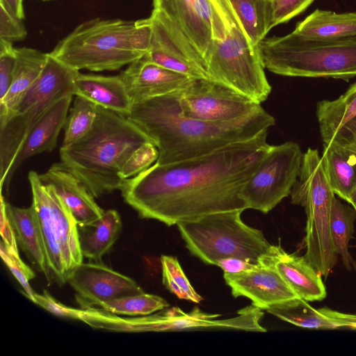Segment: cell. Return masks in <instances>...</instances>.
<instances>
[{
    "mask_svg": "<svg viewBox=\"0 0 356 356\" xmlns=\"http://www.w3.org/2000/svg\"><path fill=\"white\" fill-rule=\"evenodd\" d=\"M267 131L194 158L154 163L123 181L122 196L140 218L168 226L213 213L244 211L241 193L270 146Z\"/></svg>",
    "mask_w": 356,
    "mask_h": 356,
    "instance_id": "6da1fadb",
    "label": "cell"
},
{
    "mask_svg": "<svg viewBox=\"0 0 356 356\" xmlns=\"http://www.w3.org/2000/svg\"><path fill=\"white\" fill-rule=\"evenodd\" d=\"M156 145L155 162L165 164L209 153L250 139L275 123L263 108L229 122H209L187 117L181 111L179 91L132 104L127 116Z\"/></svg>",
    "mask_w": 356,
    "mask_h": 356,
    "instance_id": "7a4b0ae2",
    "label": "cell"
},
{
    "mask_svg": "<svg viewBox=\"0 0 356 356\" xmlns=\"http://www.w3.org/2000/svg\"><path fill=\"white\" fill-rule=\"evenodd\" d=\"M148 142L149 138L127 116L98 106L90 131L74 144L60 147V162L99 197L120 189L124 163Z\"/></svg>",
    "mask_w": 356,
    "mask_h": 356,
    "instance_id": "3957f363",
    "label": "cell"
},
{
    "mask_svg": "<svg viewBox=\"0 0 356 356\" xmlns=\"http://www.w3.org/2000/svg\"><path fill=\"white\" fill-rule=\"evenodd\" d=\"M152 34L149 17L136 21L99 17L84 22L49 53L75 70H118L149 51Z\"/></svg>",
    "mask_w": 356,
    "mask_h": 356,
    "instance_id": "277c9868",
    "label": "cell"
},
{
    "mask_svg": "<svg viewBox=\"0 0 356 356\" xmlns=\"http://www.w3.org/2000/svg\"><path fill=\"white\" fill-rule=\"evenodd\" d=\"M211 44L206 59L210 80L226 86L258 103L271 86L258 49L245 33L229 0H209Z\"/></svg>",
    "mask_w": 356,
    "mask_h": 356,
    "instance_id": "5b68a950",
    "label": "cell"
},
{
    "mask_svg": "<svg viewBox=\"0 0 356 356\" xmlns=\"http://www.w3.org/2000/svg\"><path fill=\"white\" fill-rule=\"evenodd\" d=\"M258 49L264 67L277 74L346 81L356 76V37L322 40L293 31L264 39Z\"/></svg>",
    "mask_w": 356,
    "mask_h": 356,
    "instance_id": "8992f818",
    "label": "cell"
},
{
    "mask_svg": "<svg viewBox=\"0 0 356 356\" xmlns=\"http://www.w3.org/2000/svg\"><path fill=\"white\" fill-rule=\"evenodd\" d=\"M243 211L213 213L177 225L188 250L207 264L227 257L259 264L271 244L261 231L243 222Z\"/></svg>",
    "mask_w": 356,
    "mask_h": 356,
    "instance_id": "52a82bcc",
    "label": "cell"
},
{
    "mask_svg": "<svg viewBox=\"0 0 356 356\" xmlns=\"http://www.w3.org/2000/svg\"><path fill=\"white\" fill-rule=\"evenodd\" d=\"M290 195L291 202L303 207L307 216L304 256L327 277L337 261L330 232L335 196L317 149L308 148L303 154L299 175Z\"/></svg>",
    "mask_w": 356,
    "mask_h": 356,
    "instance_id": "ba28073f",
    "label": "cell"
},
{
    "mask_svg": "<svg viewBox=\"0 0 356 356\" xmlns=\"http://www.w3.org/2000/svg\"><path fill=\"white\" fill-rule=\"evenodd\" d=\"M78 72L48 53L42 72L15 111L7 120L0 122L1 189L35 124L58 100L67 95H74V80Z\"/></svg>",
    "mask_w": 356,
    "mask_h": 356,
    "instance_id": "9c48e42d",
    "label": "cell"
},
{
    "mask_svg": "<svg viewBox=\"0 0 356 356\" xmlns=\"http://www.w3.org/2000/svg\"><path fill=\"white\" fill-rule=\"evenodd\" d=\"M28 179L32 193L31 204L41 232L50 280L63 284L83 261L77 223L51 185L43 183L39 174L33 170L29 172Z\"/></svg>",
    "mask_w": 356,
    "mask_h": 356,
    "instance_id": "30bf717a",
    "label": "cell"
},
{
    "mask_svg": "<svg viewBox=\"0 0 356 356\" xmlns=\"http://www.w3.org/2000/svg\"><path fill=\"white\" fill-rule=\"evenodd\" d=\"M302 156L295 142L270 145L241 191L247 209L266 213L289 196L298 177Z\"/></svg>",
    "mask_w": 356,
    "mask_h": 356,
    "instance_id": "8fae6325",
    "label": "cell"
},
{
    "mask_svg": "<svg viewBox=\"0 0 356 356\" xmlns=\"http://www.w3.org/2000/svg\"><path fill=\"white\" fill-rule=\"evenodd\" d=\"M181 111L187 117L209 122H229L262 108L261 104L216 81L194 79L179 91Z\"/></svg>",
    "mask_w": 356,
    "mask_h": 356,
    "instance_id": "7c38bea8",
    "label": "cell"
},
{
    "mask_svg": "<svg viewBox=\"0 0 356 356\" xmlns=\"http://www.w3.org/2000/svg\"><path fill=\"white\" fill-rule=\"evenodd\" d=\"M152 34L143 58L165 68L195 79H210L204 59L177 26L161 11L149 17Z\"/></svg>",
    "mask_w": 356,
    "mask_h": 356,
    "instance_id": "4fadbf2b",
    "label": "cell"
},
{
    "mask_svg": "<svg viewBox=\"0 0 356 356\" xmlns=\"http://www.w3.org/2000/svg\"><path fill=\"white\" fill-rule=\"evenodd\" d=\"M67 282L75 291L76 302L84 309L117 298L144 293L132 279L95 263H81Z\"/></svg>",
    "mask_w": 356,
    "mask_h": 356,
    "instance_id": "5bb4252c",
    "label": "cell"
},
{
    "mask_svg": "<svg viewBox=\"0 0 356 356\" xmlns=\"http://www.w3.org/2000/svg\"><path fill=\"white\" fill-rule=\"evenodd\" d=\"M224 279L234 297L248 298L261 309L298 298L273 265L264 260L252 269L224 273Z\"/></svg>",
    "mask_w": 356,
    "mask_h": 356,
    "instance_id": "9a60e30c",
    "label": "cell"
},
{
    "mask_svg": "<svg viewBox=\"0 0 356 356\" xmlns=\"http://www.w3.org/2000/svg\"><path fill=\"white\" fill-rule=\"evenodd\" d=\"M132 104L183 90L193 80L143 57L131 63L120 74Z\"/></svg>",
    "mask_w": 356,
    "mask_h": 356,
    "instance_id": "2e32d148",
    "label": "cell"
},
{
    "mask_svg": "<svg viewBox=\"0 0 356 356\" xmlns=\"http://www.w3.org/2000/svg\"><path fill=\"white\" fill-rule=\"evenodd\" d=\"M261 260L273 265L299 298L311 302L326 297L322 275L305 256L289 254L280 245H271Z\"/></svg>",
    "mask_w": 356,
    "mask_h": 356,
    "instance_id": "e0dca14e",
    "label": "cell"
},
{
    "mask_svg": "<svg viewBox=\"0 0 356 356\" xmlns=\"http://www.w3.org/2000/svg\"><path fill=\"white\" fill-rule=\"evenodd\" d=\"M39 177L43 183L53 186L77 225L90 222L104 214L105 211L95 202L82 181L61 162L53 163Z\"/></svg>",
    "mask_w": 356,
    "mask_h": 356,
    "instance_id": "ac0fdd59",
    "label": "cell"
},
{
    "mask_svg": "<svg viewBox=\"0 0 356 356\" xmlns=\"http://www.w3.org/2000/svg\"><path fill=\"white\" fill-rule=\"evenodd\" d=\"M73 95H67L55 102L42 116L29 134L6 177L8 188L17 168L27 159L53 151L63 129Z\"/></svg>",
    "mask_w": 356,
    "mask_h": 356,
    "instance_id": "d6986e66",
    "label": "cell"
},
{
    "mask_svg": "<svg viewBox=\"0 0 356 356\" xmlns=\"http://www.w3.org/2000/svg\"><path fill=\"white\" fill-rule=\"evenodd\" d=\"M153 7L162 12L177 26L206 64L211 48V33L202 18L200 0H153Z\"/></svg>",
    "mask_w": 356,
    "mask_h": 356,
    "instance_id": "ffe728a7",
    "label": "cell"
},
{
    "mask_svg": "<svg viewBox=\"0 0 356 356\" xmlns=\"http://www.w3.org/2000/svg\"><path fill=\"white\" fill-rule=\"evenodd\" d=\"M74 95L83 97L98 106L127 116L132 102L119 75L103 76L77 72L74 80Z\"/></svg>",
    "mask_w": 356,
    "mask_h": 356,
    "instance_id": "44dd1931",
    "label": "cell"
},
{
    "mask_svg": "<svg viewBox=\"0 0 356 356\" xmlns=\"http://www.w3.org/2000/svg\"><path fill=\"white\" fill-rule=\"evenodd\" d=\"M16 64L10 87L0 101V122L7 120L42 72L48 53L29 47L15 48Z\"/></svg>",
    "mask_w": 356,
    "mask_h": 356,
    "instance_id": "7402d4cb",
    "label": "cell"
},
{
    "mask_svg": "<svg viewBox=\"0 0 356 356\" xmlns=\"http://www.w3.org/2000/svg\"><path fill=\"white\" fill-rule=\"evenodd\" d=\"M6 213L17 244L36 270L50 280L41 232L33 206L19 208L6 202Z\"/></svg>",
    "mask_w": 356,
    "mask_h": 356,
    "instance_id": "603a6c76",
    "label": "cell"
},
{
    "mask_svg": "<svg viewBox=\"0 0 356 356\" xmlns=\"http://www.w3.org/2000/svg\"><path fill=\"white\" fill-rule=\"evenodd\" d=\"M122 225L118 212L113 209L105 211L101 217L90 222L77 225L83 257L99 260L117 240Z\"/></svg>",
    "mask_w": 356,
    "mask_h": 356,
    "instance_id": "cb8c5ba5",
    "label": "cell"
},
{
    "mask_svg": "<svg viewBox=\"0 0 356 356\" xmlns=\"http://www.w3.org/2000/svg\"><path fill=\"white\" fill-rule=\"evenodd\" d=\"M322 165L334 192L348 202L356 186V152L334 143L323 144Z\"/></svg>",
    "mask_w": 356,
    "mask_h": 356,
    "instance_id": "d4e9b609",
    "label": "cell"
},
{
    "mask_svg": "<svg viewBox=\"0 0 356 356\" xmlns=\"http://www.w3.org/2000/svg\"><path fill=\"white\" fill-rule=\"evenodd\" d=\"M293 32L305 38L322 40L356 37V12L338 14L316 9L298 22Z\"/></svg>",
    "mask_w": 356,
    "mask_h": 356,
    "instance_id": "484cf974",
    "label": "cell"
},
{
    "mask_svg": "<svg viewBox=\"0 0 356 356\" xmlns=\"http://www.w3.org/2000/svg\"><path fill=\"white\" fill-rule=\"evenodd\" d=\"M316 117L323 144L330 143L339 129L356 117V82L337 99L318 102Z\"/></svg>",
    "mask_w": 356,
    "mask_h": 356,
    "instance_id": "4316f807",
    "label": "cell"
},
{
    "mask_svg": "<svg viewBox=\"0 0 356 356\" xmlns=\"http://www.w3.org/2000/svg\"><path fill=\"white\" fill-rule=\"evenodd\" d=\"M243 29L254 46L272 29L270 0H229Z\"/></svg>",
    "mask_w": 356,
    "mask_h": 356,
    "instance_id": "83f0119b",
    "label": "cell"
},
{
    "mask_svg": "<svg viewBox=\"0 0 356 356\" xmlns=\"http://www.w3.org/2000/svg\"><path fill=\"white\" fill-rule=\"evenodd\" d=\"M268 313L294 325L307 329H338L337 325L307 301L295 298L277 304L266 310Z\"/></svg>",
    "mask_w": 356,
    "mask_h": 356,
    "instance_id": "f1b7e54d",
    "label": "cell"
},
{
    "mask_svg": "<svg viewBox=\"0 0 356 356\" xmlns=\"http://www.w3.org/2000/svg\"><path fill=\"white\" fill-rule=\"evenodd\" d=\"M356 211L334 197L331 211L330 232L334 251L341 257L344 267L349 271L356 264L349 252V242L354 233Z\"/></svg>",
    "mask_w": 356,
    "mask_h": 356,
    "instance_id": "f546056e",
    "label": "cell"
},
{
    "mask_svg": "<svg viewBox=\"0 0 356 356\" xmlns=\"http://www.w3.org/2000/svg\"><path fill=\"white\" fill-rule=\"evenodd\" d=\"M97 110V105L76 95L63 127L64 139L61 147L74 144L90 131L95 122Z\"/></svg>",
    "mask_w": 356,
    "mask_h": 356,
    "instance_id": "4dcf8cb0",
    "label": "cell"
},
{
    "mask_svg": "<svg viewBox=\"0 0 356 356\" xmlns=\"http://www.w3.org/2000/svg\"><path fill=\"white\" fill-rule=\"evenodd\" d=\"M163 298L142 293L101 303V309L113 314L146 316L169 307Z\"/></svg>",
    "mask_w": 356,
    "mask_h": 356,
    "instance_id": "1f68e13d",
    "label": "cell"
},
{
    "mask_svg": "<svg viewBox=\"0 0 356 356\" xmlns=\"http://www.w3.org/2000/svg\"><path fill=\"white\" fill-rule=\"evenodd\" d=\"M161 264L163 284L172 293L180 299L195 303L202 300L188 281L176 257L162 255Z\"/></svg>",
    "mask_w": 356,
    "mask_h": 356,
    "instance_id": "d6a6232c",
    "label": "cell"
},
{
    "mask_svg": "<svg viewBox=\"0 0 356 356\" xmlns=\"http://www.w3.org/2000/svg\"><path fill=\"white\" fill-rule=\"evenodd\" d=\"M159 157V151L152 142L138 148L124 163L120 176L123 179L133 177L149 168Z\"/></svg>",
    "mask_w": 356,
    "mask_h": 356,
    "instance_id": "836d02e7",
    "label": "cell"
},
{
    "mask_svg": "<svg viewBox=\"0 0 356 356\" xmlns=\"http://www.w3.org/2000/svg\"><path fill=\"white\" fill-rule=\"evenodd\" d=\"M0 254L8 269L22 286L23 293L29 300L34 302L35 293L29 284V281L35 277L34 272L22 261L19 255H15L8 251L2 241L0 244Z\"/></svg>",
    "mask_w": 356,
    "mask_h": 356,
    "instance_id": "e575fe53",
    "label": "cell"
},
{
    "mask_svg": "<svg viewBox=\"0 0 356 356\" xmlns=\"http://www.w3.org/2000/svg\"><path fill=\"white\" fill-rule=\"evenodd\" d=\"M15 64L16 52L13 42L0 38V101L10 87Z\"/></svg>",
    "mask_w": 356,
    "mask_h": 356,
    "instance_id": "d590c367",
    "label": "cell"
},
{
    "mask_svg": "<svg viewBox=\"0 0 356 356\" xmlns=\"http://www.w3.org/2000/svg\"><path fill=\"white\" fill-rule=\"evenodd\" d=\"M314 0H270L272 28L302 13Z\"/></svg>",
    "mask_w": 356,
    "mask_h": 356,
    "instance_id": "8d00e7d4",
    "label": "cell"
},
{
    "mask_svg": "<svg viewBox=\"0 0 356 356\" xmlns=\"http://www.w3.org/2000/svg\"><path fill=\"white\" fill-rule=\"evenodd\" d=\"M27 34L22 20L0 4V38L13 42L23 40Z\"/></svg>",
    "mask_w": 356,
    "mask_h": 356,
    "instance_id": "74e56055",
    "label": "cell"
},
{
    "mask_svg": "<svg viewBox=\"0 0 356 356\" xmlns=\"http://www.w3.org/2000/svg\"><path fill=\"white\" fill-rule=\"evenodd\" d=\"M35 303L60 317L80 319L81 310L65 306L44 290L42 294L35 293Z\"/></svg>",
    "mask_w": 356,
    "mask_h": 356,
    "instance_id": "f35d334b",
    "label": "cell"
},
{
    "mask_svg": "<svg viewBox=\"0 0 356 356\" xmlns=\"http://www.w3.org/2000/svg\"><path fill=\"white\" fill-rule=\"evenodd\" d=\"M0 224L1 235L4 245L11 253L19 255L16 236L6 213V202L3 195L1 196Z\"/></svg>",
    "mask_w": 356,
    "mask_h": 356,
    "instance_id": "ab89813d",
    "label": "cell"
},
{
    "mask_svg": "<svg viewBox=\"0 0 356 356\" xmlns=\"http://www.w3.org/2000/svg\"><path fill=\"white\" fill-rule=\"evenodd\" d=\"M318 310L332 321L337 328H348L356 330V314L342 313L323 307Z\"/></svg>",
    "mask_w": 356,
    "mask_h": 356,
    "instance_id": "60d3db41",
    "label": "cell"
},
{
    "mask_svg": "<svg viewBox=\"0 0 356 356\" xmlns=\"http://www.w3.org/2000/svg\"><path fill=\"white\" fill-rule=\"evenodd\" d=\"M259 264H252L242 259L227 257L219 260L216 264L224 273H237L252 269Z\"/></svg>",
    "mask_w": 356,
    "mask_h": 356,
    "instance_id": "b9f144b4",
    "label": "cell"
},
{
    "mask_svg": "<svg viewBox=\"0 0 356 356\" xmlns=\"http://www.w3.org/2000/svg\"><path fill=\"white\" fill-rule=\"evenodd\" d=\"M356 140V117L341 127L330 143L345 146ZM329 144V143H328Z\"/></svg>",
    "mask_w": 356,
    "mask_h": 356,
    "instance_id": "7bdbcfd3",
    "label": "cell"
},
{
    "mask_svg": "<svg viewBox=\"0 0 356 356\" xmlns=\"http://www.w3.org/2000/svg\"><path fill=\"white\" fill-rule=\"evenodd\" d=\"M24 0H0L3 5L12 15L22 20L24 19Z\"/></svg>",
    "mask_w": 356,
    "mask_h": 356,
    "instance_id": "ee69618b",
    "label": "cell"
},
{
    "mask_svg": "<svg viewBox=\"0 0 356 356\" xmlns=\"http://www.w3.org/2000/svg\"><path fill=\"white\" fill-rule=\"evenodd\" d=\"M348 203H350L356 211V186L350 195Z\"/></svg>",
    "mask_w": 356,
    "mask_h": 356,
    "instance_id": "f6af8a7d",
    "label": "cell"
},
{
    "mask_svg": "<svg viewBox=\"0 0 356 356\" xmlns=\"http://www.w3.org/2000/svg\"><path fill=\"white\" fill-rule=\"evenodd\" d=\"M344 147H347L348 149H349L350 150H351L354 152H356V140L350 144L345 145Z\"/></svg>",
    "mask_w": 356,
    "mask_h": 356,
    "instance_id": "bcb514c9",
    "label": "cell"
},
{
    "mask_svg": "<svg viewBox=\"0 0 356 356\" xmlns=\"http://www.w3.org/2000/svg\"><path fill=\"white\" fill-rule=\"evenodd\" d=\"M42 1H49V0H42Z\"/></svg>",
    "mask_w": 356,
    "mask_h": 356,
    "instance_id": "7dc6e473",
    "label": "cell"
}]
</instances>
